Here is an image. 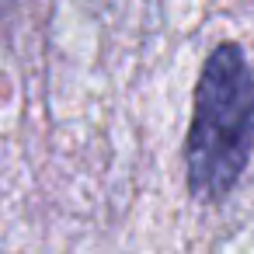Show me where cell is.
<instances>
[{"instance_id":"cell-1","label":"cell","mask_w":254,"mask_h":254,"mask_svg":"<svg viewBox=\"0 0 254 254\" xmlns=\"http://www.w3.org/2000/svg\"><path fill=\"white\" fill-rule=\"evenodd\" d=\"M254 146V73L240 46L223 42L202 66L188 129V188L202 202L223 198Z\"/></svg>"}]
</instances>
